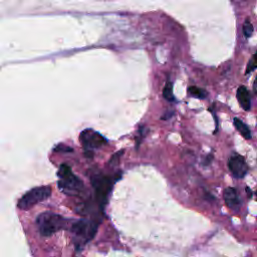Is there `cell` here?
Masks as SVG:
<instances>
[{
	"instance_id": "6da1fadb",
	"label": "cell",
	"mask_w": 257,
	"mask_h": 257,
	"mask_svg": "<svg viewBox=\"0 0 257 257\" xmlns=\"http://www.w3.org/2000/svg\"><path fill=\"white\" fill-rule=\"evenodd\" d=\"M68 224V220L62 217L61 215L44 212L37 218V226L41 233V235L44 237H48L53 235L54 233L66 228Z\"/></svg>"
},
{
	"instance_id": "7a4b0ae2",
	"label": "cell",
	"mask_w": 257,
	"mask_h": 257,
	"mask_svg": "<svg viewBox=\"0 0 257 257\" xmlns=\"http://www.w3.org/2000/svg\"><path fill=\"white\" fill-rule=\"evenodd\" d=\"M58 188L68 195H78L84 190V183L73 172L70 166L62 164L58 170Z\"/></svg>"
},
{
	"instance_id": "3957f363",
	"label": "cell",
	"mask_w": 257,
	"mask_h": 257,
	"mask_svg": "<svg viewBox=\"0 0 257 257\" xmlns=\"http://www.w3.org/2000/svg\"><path fill=\"white\" fill-rule=\"evenodd\" d=\"M51 195V188L49 186L37 187L29 190L19 199L17 207L20 210H29L38 203L44 201Z\"/></svg>"
},
{
	"instance_id": "277c9868",
	"label": "cell",
	"mask_w": 257,
	"mask_h": 257,
	"mask_svg": "<svg viewBox=\"0 0 257 257\" xmlns=\"http://www.w3.org/2000/svg\"><path fill=\"white\" fill-rule=\"evenodd\" d=\"M91 184L95 193L96 200L102 206H104L113 188L112 179L103 175H95L91 177Z\"/></svg>"
},
{
	"instance_id": "5b68a950",
	"label": "cell",
	"mask_w": 257,
	"mask_h": 257,
	"mask_svg": "<svg viewBox=\"0 0 257 257\" xmlns=\"http://www.w3.org/2000/svg\"><path fill=\"white\" fill-rule=\"evenodd\" d=\"M72 231L79 240H82L86 243L95 235L96 225L86 220H80L73 225Z\"/></svg>"
},
{
	"instance_id": "8992f818",
	"label": "cell",
	"mask_w": 257,
	"mask_h": 257,
	"mask_svg": "<svg viewBox=\"0 0 257 257\" xmlns=\"http://www.w3.org/2000/svg\"><path fill=\"white\" fill-rule=\"evenodd\" d=\"M80 139L82 141L84 148L86 151L101 148L102 146H104L107 143L105 137H103L100 133L94 132L92 130H85L81 134Z\"/></svg>"
},
{
	"instance_id": "52a82bcc",
	"label": "cell",
	"mask_w": 257,
	"mask_h": 257,
	"mask_svg": "<svg viewBox=\"0 0 257 257\" xmlns=\"http://www.w3.org/2000/svg\"><path fill=\"white\" fill-rule=\"evenodd\" d=\"M228 168L231 174L237 179H242L248 172V166L244 158L238 154H234L230 157L228 161Z\"/></svg>"
},
{
	"instance_id": "ba28073f",
	"label": "cell",
	"mask_w": 257,
	"mask_h": 257,
	"mask_svg": "<svg viewBox=\"0 0 257 257\" xmlns=\"http://www.w3.org/2000/svg\"><path fill=\"white\" fill-rule=\"evenodd\" d=\"M223 197H224L225 204H226L227 207H229L230 209L236 210L240 207L241 201L237 194V191L234 188L228 187L225 189L223 193Z\"/></svg>"
},
{
	"instance_id": "9c48e42d",
	"label": "cell",
	"mask_w": 257,
	"mask_h": 257,
	"mask_svg": "<svg viewBox=\"0 0 257 257\" xmlns=\"http://www.w3.org/2000/svg\"><path fill=\"white\" fill-rule=\"evenodd\" d=\"M236 96L241 108L245 111H249L251 108V99L248 89L243 86H239L236 92Z\"/></svg>"
},
{
	"instance_id": "30bf717a",
	"label": "cell",
	"mask_w": 257,
	"mask_h": 257,
	"mask_svg": "<svg viewBox=\"0 0 257 257\" xmlns=\"http://www.w3.org/2000/svg\"><path fill=\"white\" fill-rule=\"evenodd\" d=\"M233 124H234V127H235L236 130L240 133V135H241L244 139H246V140H250V139H251L252 136H251V132H250V130H249V128H248L241 120L235 118V119L233 120Z\"/></svg>"
},
{
	"instance_id": "8fae6325",
	"label": "cell",
	"mask_w": 257,
	"mask_h": 257,
	"mask_svg": "<svg viewBox=\"0 0 257 257\" xmlns=\"http://www.w3.org/2000/svg\"><path fill=\"white\" fill-rule=\"evenodd\" d=\"M189 92L191 95L195 96V98H197V99H205L207 96V91L205 89L197 87V86L190 87Z\"/></svg>"
},
{
	"instance_id": "7c38bea8",
	"label": "cell",
	"mask_w": 257,
	"mask_h": 257,
	"mask_svg": "<svg viewBox=\"0 0 257 257\" xmlns=\"http://www.w3.org/2000/svg\"><path fill=\"white\" fill-rule=\"evenodd\" d=\"M163 95H164V98L167 101H170V102L174 101L175 98H174V94H173V86H172V84L170 82H168L166 84V86H165V88L163 90Z\"/></svg>"
},
{
	"instance_id": "4fadbf2b",
	"label": "cell",
	"mask_w": 257,
	"mask_h": 257,
	"mask_svg": "<svg viewBox=\"0 0 257 257\" xmlns=\"http://www.w3.org/2000/svg\"><path fill=\"white\" fill-rule=\"evenodd\" d=\"M257 69V51L251 56V58L249 59L247 67H246V74H250L251 72H253L254 70Z\"/></svg>"
},
{
	"instance_id": "5bb4252c",
	"label": "cell",
	"mask_w": 257,
	"mask_h": 257,
	"mask_svg": "<svg viewBox=\"0 0 257 257\" xmlns=\"http://www.w3.org/2000/svg\"><path fill=\"white\" fill-rule=\"evenodd\" d=\"M253 25L251 24V22L249 21V19H246L244 24H243V35L246 39L251 38L252 34H253Z\"/></svg>"
},
{
	"instance_id": "9a60e30c",
	"label": "cell",
	"mask_w": 257,
	"mask_h": 257,
	"mask_svg": "<svg viewBox=\"0 0 257 257\" xmlns=\"http://www.w3.org/2000/svg\"><path fill=\"white\" fill-rule=\"evenodd\" d=\"M253 90H254L255 94L257 95V77H256V79L254 81V84H253Z\"/></svg>"
},
{
	"instance_id": "2e32d148",
	"label": "cell",
	"mask_w": 257,
	"mask_h": 257,
	"mask_svg": "<svg viewBox=\"0 0 257 257\" xmlns=\"http://www.w3.org/2000/svg\"><path fill=\"white\" fill-rule=\"evenodd\" d=\"M246 190H247V192H248V196H249V197H251V196H252V192L250 191V189H249V188H246Z\"/></svg>"
},
{
	"instance_id": "e0dca14e",
	"label": "cell",
	"mask_w": 257,
	"mask_h": 257,
	"mask_svg": "<svg viewBox=\"0 0 257 257\" xmlns=\"http://www.w3.org/2000/svg\"><path fill=\"white\" fill-rule=\"evenodd\" d=\"M255 195H256V200H257V191H256V193H255Z\"/></svg>"
}]
</instances>
